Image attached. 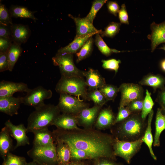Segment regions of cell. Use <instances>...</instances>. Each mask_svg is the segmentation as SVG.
Wrapping results in <instances>:
<instances>
[{
  "label": "cell",
  "instance_id": "33",
  "mask_svg": "<svg viewBox=\"0 0 165 165\" xmlns=\"http://www.w3.org/2000/svg\"><path fill=\"white\" fill-rule=\"evenodd\" d=\"M154 103L151 96V94L147 89L146 90L145 96L144 99L143 107L141 112L142 118L145 120L147 116L151 112Z\"/></svg>",
  "mask_w": 165,
  "mask_h": 165
},
{
  "label": "cell",
  "instance_id": "6",
  "mask_svg": "<svg viewBox=\"0 0 165 165\" xmlns=\"http://www.w3.org/2000/svg\"><path fill=\"white\" fill-rule=\"evenodd\" d=\"M143 141L142 138L133 141L121 140L115 137L113 149L115 156L123 158L128 164L141 149Z\"/></svg>",
  "mask_w": 165,
  "mask_h": 165
},
{
  "label": "cell",
  "instance_id": "45",
  "mask_svg": "<svg viewBox=\"0 0 165 165\" xmlns=\"http://www.w3.org/2000/svg\"><path fill=\"white\" fill-rule=\"evenodd\" d=\"M9 69L7 52H0V72H2Z\"/></svg>",
  "mask_w": 165,
  "mask_h": 165
},
{
  "label": "cell",
  "instance_id": "42",
  "mask_svg": "<svg viewBox=\"0 0 165 165\" xmlns=\"http://www.w3.org/2000/svg\"><path fill=\"white\" fill-rule=\"evenodd\" d=\"M144 99L134 100L129 103L126 107L133 113H141L143 107Z\"/></svg>",
  "mask_w": 165,
  "mask_h": 165
},
{
  "label": "cell",
  "instance_id": "53",
  "mask_svg": "<svg viewBox=\"0 0 165 165\" xmlns=\"http://www.w3.org/2000/svg\"><path fill=\"white\" fill-rule=\"evenodd\" d=\"M161 109H162V112L163 114L165 116V108Z\"/></svg>",
  "mask_w": 165,
  "mask_h": 165
},
{
  "label": "cell",
  "instance_id": "18",
  "mask_svg": "<svg viewBox=\"0 0 165 165\" xmlns=\"http://www.w3.org/2000/svg\"><path fill=\"white\" fill-rule=\"evenodd\" d=\"M83 75L89 91L99 89L106 84L105 78L97 70L89 68L88 71H84Z\"/></svg>",
  "mask_w": 165,
  "mask_h": 165
},
{
  "label": "cell",
  "instance_id": "15",
  "mask_svg": "<svg viewBox=\"0 0 165 165\" xmlns=\"http://www.w3.org/2000/svg\"><path fill=\"white\" fill-rule=\"evenodd\" d=\"M34 137L33 145L37 146H50L55 145V140L53 132L49 130L48 128H44L32 130Z\"/></svg>",
  "mask_w": 165,
  "mask_h": 165
},
{
  "label": "cell",
  "instance_id": "8",
  "mask_svg": "<svg viewBox=\"0 0 165 165\" xmlns=\"http://www.w3.org/2000/svg\"><path fill=\"white\" fill-rule=\"evenodd\" d=\"M61 112L77 116L84 109L88 107V105L83 100L66 94H60L57 105Z\"/></svg>",
  "mask_w": 165,
  "mask_h": 165
},
{
  "label": "cell",
  "instance_id": "46",
  "mask_svg": "<svg viewBox=\"0 0 165 165\" xmlns=\"http://www.w3.org/2000/svg\"><path fill=\"white\" fill-rule=\"evenodd\" d=\"M95 160L94 165H122L118 163L115 160L107 158H101Z\"/></svg>",
  "mask_w": 165,
  "mask_h": 165
},
{
  "label": "cell",
  "instance_id": "9",
  "mask_svg": "<svg viewBox=\"0 0 165 165\" xmlns=\"http://www.w3.org/2000/svg\"><path fill=\"white\" fill-rule=\"evenodd\" d=\"M119 88L121 93L119 108L126 107L134 100L144 99V90L139 84L124 83L121 84Z\"/></svg>",
  "mask_w": 165,
  "mask_h": 165
},
{
  "label": "cell",
  "instance_id": "51",
  "mask_svg": "<svg viewBox=\"0 0 165 165\" xmlns=\"http://www.w3.org/2000/svg\"><path fill=\"white\" fill-rule=\"evenodd\" d=\"M25 165H45L40 163L36 161L33 160L32 161L27 163Z\"/></svg>",
  "mask_w": 165,
  "mask_h": 165
},
{
  "label": "cell",
  "instance_id": "43",
  "mask_svg": "<svg viewBox=\"0 0 165 165\" xmlns=\"http://www.w3.org/2000/svg\"><path fill=\"white\" fill-rule=\"evenodd\" d=\"M12 25L0 23V37L12 40Z\"/></svg>",
  "mask_w": 165,
  "mask_h": 165
},
{
  "label": "cell",
  "instance_id": "17",
  "mask_svg": "<svg viewBox=\"0 0 165 165\" xmlns=\"http://www.w3.org/2000/svg\"><path fill=\"white\" fill-rule=\"evenodd\" d=\"M78 122L76 116L64 113L60 114L55 120L53 125L64 131L77 130Z\"/></svg>",
  "mask_w": 165,
  "mask_h": 165
},
{
  "label": "cell",
  "instance_id": "27",
  "mask_svg": "<svg viewBox=\"0 0 165 165\" xmlns=\"http://www.w3.org/2000/svg\"><path fill=\"white\" fill-rule=\"evenodd\" d=\"M154 111L152 109L148 115L147 127L142 138V140L143 142H144L148 147L151 157L154 160H156L157 157L155 155L152 148L153 139L152 132L151 123Z\"/></svg>",
  "mask_w": 165,
  "mask_h": 165
},
{
  "label": "cell",
  "instance_id": "50",
  "mask_svg": "<svg viewBox=\"0 0 165 165\" xmlns=\"http://www.w3.org/2000/svg\"><path fill=\"white\" fill-rule=\"evenodd\" d=\"M67 165H87L83 162L80 161L71 160Z\"/></svg>",
  "mask_w": 165,
  "mask_h": 165
},
{
  "label": "cell",
  "instance_id": "31",
  "mask_svg": "<svg viewBox=\"0 0 165 165\" xmlns=\"http://www.w3.org/2000/svg\"><path fill=\"white\" fill-rule=\"evenodd\" d=\"M94 41L96 45L101 52L106 56H109L113 53H117L125 52L109 48L104 41L99 33L96 34Z\"/></svg>",
  "mask_w": 165,
  "mask_h": 165
},
{
  "label": "cell",
  "instance_id": "3",
  "mask_svg": "<svg viewBox=\"0 0 165 165\" xmlns=\"http://www.w3.org/2000/svg\"><path fill=\"white\" fill-rule=\"evenodd\" d=\"M29 115L27 127V132L53 125L60 111L57 105L46 104L35 108Z\"/></svg>",
  "mask_w": 165,
  "mask_h": 165
},
{
  "label": "cell",
  "instance_id": "29",
  "mask_svg": "<svg viewBox=\"0 0 165 165\" xmlns=\"http://www.w3.org/2000/svg\"><path fill=\"white\" fill-rule=\"evenodd\" d=\"M21 45L13 42L7 52L9 70L12 71L22 51Z\"/></svg>",
  "mask_w": 165,
  "mask_h": 165
},
{
  "label": "cell",
  "instance_id": "37",
  "mask_svg": "<svg viewBox=\"0 0 165 165\" xmlns=\"http://www.w3.org/2000/svg\"><path fill=\"white\" fill-rule=\"evenodd\" d=\"M27 163L25 157L10 152L3 160L2 165H25Z\"/></svg>",
  "mask_w": 165,
  "mask_h": 165
},
{
  "label": "cell",
  "instance_id": "5",
  "mask_svg": "<svg viewBox=\"0 0 165 165\" xmlns=\"http://www.w3.org/2000/svg\"><path fill=\"white\" fill-rule=\"evenodd\" d=\"M52 60L53 64L59 67L61 76L84 77V71L74 64L73 54L57 53Z\"/></svg>",
  "mask_w": 165,
  "mask_h": 165
},
{
  "label": "cell",
  "instance_id": "2",
  "mask_svg": "<svg viewBox=\"0 0 165 165\" xmlns=\"http://www.w3.org/2000/svg\"><path fill=\"white\" fill-rule=\"evenodd\" d=\"M116 124L115 137L121 140L133 141L142 138L147 127V121L142 118L141 113H133Z\"/></svg>",
  "mask_w": 165,
  "mask_h": 165
},
{
  "label": "cell",
  "instance_id": "23",
  "mask_svg": "<svg viewBox=\"0 0 165 165\" xmlns=\"http://www.w3.org/2000/svg\"><path fill=\"white\" fill-rule=\"evenodd\" d=\"M56 141V152L58 165H67L71 160V153L67 143L55 138Z\"/></svg>",
  "mask_w": 165,
  "mask_h": 165
},
{
  "label": "cell",
  "instance_id": "16",
  "mask_svg": "<svg viewBox=\"0 0 165 165\" xmlns=\"http://www.w3.org/2000/svg\"><path fill=\"white\" fill-rule=\"evenodd\" d=\"M150 28L151 33L148 38L151 40L152 52L159 45L165 43V21L160 24L153 22L151 24Z\"/></svg>",
  "mask_w": 165,
  "mask_h": 165
},
{
  "label": "cell",
  "instance_id": "22",
  "mask_svg": "<svg viewBox=\"0 0 165 165\" xmlns=\"http://www.w3.org/2000/svg\"><path fill=\"white\" fill-rule=\"evenodd\" d=\"M98 33H93L86 35L75 36L73 40L67 46L60 48L58 53L73 54L78 52L87 40L93 35Z\"/></svg>",
  "mask_w": 165,
  "mask_h": 165
},
{
  "label": "cell",
  "instance_id": "26",
  "mask_svg": "<svg viewBox=\"0 0 165 165\" xmlns=\"http://www.w3.org/2000/svg\"><path fill=\"white\" fill-rule=\"evenodd\" d=\"M155 130L153 145L154 147L160 146V137L165 130V116L163 114L161 108H157L155 121Z\"/></svg>",
  "mask_w": 165,
  "mask_h": 165
},
{
  "label": "cell",
  "instance_id": "12",
  "mask_svg": "<svg viewBox=\"0 0 165 165\" xmlns=\"http://www.w3.org/2000/svg\"><path fill=\"white\" fill-rule=\"evenodd\" d=\"M101 107L94 105L91 108H87L82 110L77 116L78 125L84 128H92L94 124Z\"/></svg>",
  "mask_w": 165,
  "mask_h": 165
},
{
  "label": "cell",
  "instance_id": "4",
  "mask_svg": "<svg viewBox=\"0 0 165 165\" xmlns=\"http://www.w3.org/2000/svg\"><path fill=\"white\" fill-rule=\"evenodd\" d=\"M87 88L84 77L61 76L55 90L60 94H66L87 100Z\"/></svg>",
  "mask_w": 165,
  "mask_h": 165
},
{
  "label": "cell",
  "instance_id": "48",
  "mask_svg": "<svg viewBox=\"0 0 165 165\" xmlns=\"http://www.w3.org/2000/svg\"><path fill=\"white\" fill-rule=\"evenodd\" d=\"M107 6L108 11L116 16L120 9L118 4L116 2L107 1Z\"/></svg>",
  "mask_w": 165,
  "mask_h": 165
},
{
  "label": "cell",
  "instance_id": "10",
  "mask_svg": "<svg viewBox=\"0 0 165 165\" xmlns=\"http://www.w3.org/2000/svg\"><path fill=\"white\" fill-rule=\"evenodd\" d=\"M52 95L50 90L39 86L31 89L26 96L22 97V103L35 108L44 104V101L50 98Z\"/></svg>",
  "mask_w": 165,
  "mask_h": 165
},
{
  "label": "cell",
  "instance_id": "25",
  "mask_svg": "<svg viewBox=\"0 0 165 165\" xmlns=\"http://www.w3.org/2000/svg\"><path fill=\"white\" fill-rule=\"evenodd\" d=\"M138 83L141 86L152 87L155 92L157 89L161 90L165 87V77L160 74L149 73L144 76Z\"/></svg>",
  "mask_w": 165,
  "mask_h": 165
},
{
  "label": "cell",
  "instance_id": "38",
  "mask_svg": "<svg viewBox=\"0 0 165 165\" xmlns=\"http://www.w3.org/2000/svg\"><path fill=\"white\" fill-rule=\"evenodd\" d=\"M68 144L70 149L71 160L80 161L83 160L91 159L89 154L85 151L77 148L72 145Z\"/></svg>",
  "mask_w": 165,
  "mask_h": 165
},
{
  "label": "cell",
  "instance_id": "20",
  "mask_svg": "<svg viewBox=\"0 0 165 165\" xmlns=\"http://www.w3.org/2000/svg\"><path fill=\"white\" fill-rule=\"evenodd\" d=\"M68 16L73 19L75 24L76 35H84L93 33L100 34L102 31L97 29L93 24L86 19L85 17H76L70 14Z\"/></svg>",
  "mask_w": 165,
  "mask_h": 165
},
{
  "label": "cell",
  "instance_id": "54",
  "mask_svg": "<svg viewBox=\"0 0 165 165\" xmlns=\"http://www.w3.org/2000/svg\"><path fill=\"white\" fill-rule=\"evenodd\" d=\"M160 49L163 50L165 51V45H163V46L160 47Z\"/></svg>",
  "mask_w": 165,
  "mask_h": 165
},
{
  "label": "cell",
  "instance_id": "39",
  "mask_svg": "<svg viewBox=\"0 0 165 165\" xmlns=\"http://www.w3.org/2000/svg\"><path fill=\"white\" fill-rule=\"evenodd\" d=\"M11 17L9 10L0 2V23L6 25H12Z\"/></svg>",
  "mask_w": 165,
  "mask_h": 165
},
{
  "label": "cell",
  "instance_id": "32",
  "mask_svg": "<svg viewBox=\"0 0 165 165\" xmlns=\"http://www.w3.org/2000/svg\"><path fill=\"white\" fill-rule=\"evenodd\" d=\"M87 100L92 101L94 105L101 107L108 101L104 94L98 89L89 91Z\"/></svg>",
  "mask_w": 165,
  "mask_h": 165
},
{
  "label": "cell",
  "instance_id": "49",
  "mask_svg": "<svg viewBox=\"0 0 165 165\" xmlns=\"http://www.w3.org/2000/svg\"><path fill=\"white\" fill-rule=\"evenodd\" d=\"M156 101L161 106V108H165V87L158 92Z\"/></svg>",
  "mask_w": 165,
  "mask_h": 165
},
{
  "label": "cell",
  "instance_id": "30",
  "mask_svg": "<svg viewBox=\"0 0 165 165\" xmlns=\"http://www.w3.org/2000/svg\"><path fill=\"white\" fill-rule=\"evenodd\" d=\"M94 41L92 36L90 38L79 51L76 53L77 63L86 59L90 55L93 50Z\"/></svg>",
  "mask_w": 165,
  "mask_h": 165
},
{
  "label": "cell",
  "instance_id": "21",
  "mask_svg": "<svg viewBox=\"0 0 165 165\" xmlns=\"http://www.w3.org/2000/svg\"><path fill=\"white\" fill-rule=\"evenodd\" d=\"M12 39L13 42L21 45L26 43L31 34L29 26L20 24H13L11 26Z\"/></svg>",
  "mask_w": 165,
  "mask_h": 165
},
{
  "label": "cell",
  "instance_id": "52",
  "mask_svg": "<svg viewBox=\"0 0 165 165\" xmlns=\"http://www.w3.org/2000/svg\"><path fill=\"white\" fill-rule=\"evenodd\" d=\"M160 67L162 70L165 72V59L163 60L160 63Z\"/></svg>",
  "mask_w": 165,
  "mask_h": 165
},
{
  "label": "cell",
  "instance_id": "19",
  "mask_svg": "<svg viewBox=\"0 0 165 165\" xmlns=\"http://www.w3.org/2000/svg\"><path fill=\"white\" fill-rule=\"evenodd\" d=\"M116 118L110 107L100 110L95 123V127L99 130H105L113 126Z\"/></svg>",
  "mask_w": 165,
  "mask_h": 165
},
{
  "label": "cell",
  "instance_id": "13",
  "mask_svg": "<svg viewBox=\"0 0 165 165\" xmlns=\"http://www.w3.org/2000/svg\"><path fill=\"white\" fill-rule=\"evenodd\" d=\"M30 90L24 83L3 80L0 82V97L13 96L17 92L27 93Z\"/></svg>",
  "mask_w": 165,
  "mask_h": 165
},
{
  "label": "cell",
  "instance_id": "11",
  "mask_svg": "<svg viewBox=\"0 0 165 165\" xmlns=\"http://www.w3.org/2000/svg\"><path fill=\"white\" fill-rule=\"evenodd\" d=\"M5 126L8 129L10 135L16 141V143L14 149L30 144L29 139L26 135L27 127L24 124L15 125L9 120L6 121Z\"/></svg>",
  "mask_w": 165,
  "mask_h": 165
},
{
  "label": "cell",
  "instance_id": "35",
  "mask_svg": "<svg viewBox=\"0 0 165 165\" xmlns=\"http://www.w3.org/2000/svg\"><path fill=\"white\" fill-rule=\"evenodd\" d=\"M121 25V23L111 22L99 34L102 38L104 37L113 38L119 33Z\"/></svg>",
  "mask_w": 165,
  "mask_h": 165
},
{
  "label": "cell",
  "instance_id": "40",
  "mask_svg": "<svg viewBox=\"0 0 165 165\" xmlns=\"http://www.w3.org/2000/svg\"><path fill=\"white\" fill-rule=\"evenodd\" d=\"M102 67L105 69L114 71L115 73H117L119 68V64L121 63L120 60L111 59L107 60H102Z\"/></svg>",
  "mask_w": 165,
  "mask_h": 165
},
{
  "label": "cell",
  "instance_id": "44",
  "mask_svg": "<svg viewBox=\"0 0 165 165\" xmlns=\"http://www.w3.org/2000/svg\"><path fill=\"white\" fill-rule=\"evenodd\" d=\"M118 16L121 23L129 24L128 13L126 6L124 4L121 6V7L118 12Z\"/></svg>",
  "mask_w": 165,
  "mask_h": 165
},
{
  "label": "cell",
  "instance_id": "24",
  "mask_svg": "<svg viewBox=\"0 0 165 165\" xmlns=\"http://www.w3.org/2000/svg\"><path fill=\"white\" fill-rule=\"evenodd\" d=\"M10 136L6 127L2 129L0 132V155L3 160L13 149V140Z\"/></svg>",
  "mask_w": 165,
  "mask_h": 165
},
{
  "label": "cell",
  "instance_id": "1",
  "mask_svg": "<svg viewBox=\"0 0 165 165\" xmlns=\"http://www.w3.org/2000/svg\"><path fill=\"white\" fill-rule=\"evenodd\" d=\"M53 132L55 138L86 152L91 159L107 158L116 160L113 149L115 138L112 135L92 128L70 131L57 129Z\"/></svg>",
  "mask_w": 165,
  "mask_h": 165
},
{
  "label": "cell",
  "instance_id": "34",
  "mask_svg": "<svg viewBox=\"0 0 165 165\" xmlns=\"http://www.w3.org/2000/svg\"><path fill=\"white\" fill-rule=\"evenodd\" d=\"M99 90L104 94L108 101L114 100L119 92V87L112 84H106Z\"/></svg>",
  "mask_w": 165,
  "mask_h": 165
},
{
  "label": "cell",
  "instance_id": "14",
  "mask_svg": "<svg viewBox=\"0 0 165 165\" xmlns=\"http://www.w3.org/2000/svg\"><path fill=\"white\" fill-rule=\"evenodd\" d=\"M21 104L22 97H0V111L10 116L17 115Z\"/></svg>",
  "mask_w": 165,
  "mask_h": 165
},
{
  "label": "cell",
  "instance_id": "7",
  "mask_svg": "<svg viewBox=\"0 0 165 165\" xmlns=\"http://www.w3.org/2000/svg\"><path fill=\"white\" fill-rule=\"evenodd\" d=\"M27 153L33 160L45 165H58L56 152V144L50 146L33 145Z\"/></svg>",
  "mask_w": 165,
  "mask_h": 165
},
{
  "label": "cell",
  "instance_id": "28",
  "mask_svg": "<svg viewBox=\"0 0 165 165\" xmlns=\"http://www.w3.org/2000/svg\"><path fill=\"white\" fill-rule=\"evenodd\" d=\"M9 10L12 17L30 18L35 22L38 20L34 15V12L31 11L23 6L12 5Z\"/></svg>",
  "mask_w": 165,
  "mask_h": 165
},
{
  "label": "cell",
  "instance_id": "47",
  "mask_svg": "<svg viewBox=\"0 0 165 165\" xmlns=\"http://www.w3.org/2000/svg\"><path fill=\"white\" fill-rule=\"evenodd\" d=\"M12 42V39L0 37V52H7Z\"/></svg>",
  "mask_w": 165,
  "mask_h": 165
},
{
  "label": "cell",
  "instance_id": "36",
  "mask_svg": "<svg viewBox=\"0 0 165 165\" xmlns=\"http://www.w3.org/2000/svg\"><path fill=\"white\" fill-rule=\"evenodd\" d=\"M107 0H95L92 3L90 10L85 17L88 21L93 24V22L99 10L104 4L107 2Z\"/></svg>",
  "mask_w": 165,
  "mask_h": 165
},
{
  "label": "cell",
  "instance_id": "41",
  "mask_svg": "<svg viewBox=\"0 0 165 165\" xmlns=\"http://www.w3.org/2000/svg\"><path fill=\"white\" fill-rule=\"evenodd\" d=\"M132 113L126 106L118 108V111L114 123L113 125L124 120Z\"/></svg>",
  "mask_w": 165,
  "mask_h": 165
}]
</instances>
